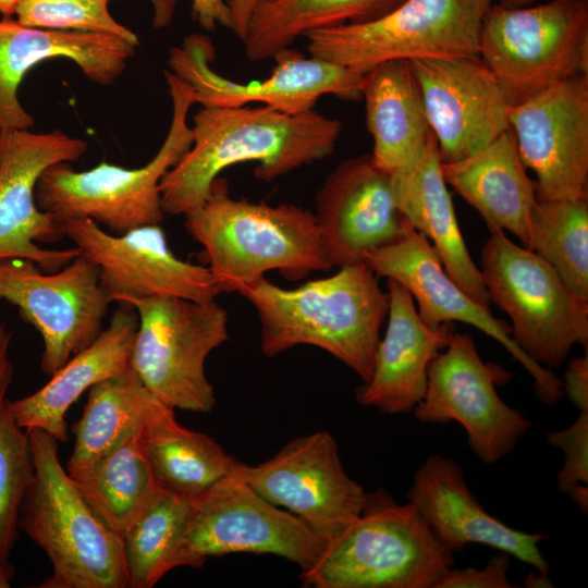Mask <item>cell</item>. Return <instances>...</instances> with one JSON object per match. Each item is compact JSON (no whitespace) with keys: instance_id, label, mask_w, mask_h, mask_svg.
<instances>
[{"instance_id":"obj_1","label":"cell","mask_w":588,"mask_h":588,"mask_svg":"<svg viewBox=\"0 0 588 588\" xmlns=\"http://www.w3.org/2000/svg\"><path fill=\"white\" fill-rule=\"evenodd\" d=\"M191 127V147L160 182L166 215L184 216L199 207L231 166L256 162V177L272 182L322 160L332 155L342 132L338 119L314 109L286 113L261 105L201 107Z\"/></svg>"},{"instance_id":"obj_2","label":"cell","mask_w":588,"mask_h":588,"mask_svg":"<svg viewBox=\"0 0 588 588\" xmlns=\"http://www.w3.org/2000/svg\"><path fill=\"white\" fill-rule=\"evenodd\" d=\"M238 294L258 315L260 351L266 357L311 345L341 360L364 382L370 379L389 295L366 261L294 289L262 277Z\"/></svg>"},{"instance_id":"obj_3","label":"cell","mask_w":588,"mask_h":588,"mask_svg":"<svg viewBox=\"0 0 588 588\" xmlns=\"http://www.w3.org/2000/svg\"><path fill=\"white\" fill-rule=\"evenodd\" d=\"M220 293H238L272 270L289 280L332 268L315 215L303 207L233 198L217 177L206 200L184 215Z\"/></svg>"},{"instance_id":"obj_4","label":"cell","mask_w":588,"mask_h":588,"mask_svg":"<svg viewBox=\"0 0 588 588\" xmlns=\"http://www.w3.org/2000/svg\"><path fill=\"white\" fill-rule=\"evenodd\" d=\"M35 464L19 528L48 556L40 588H128L122 536L91 509L61 464L58 440L25 429Z\"/></svg>"},{"instance_id":"obj_5","label":"cell","mask_w":588,"mask_h":588,"mask_svg":"<svg viewBox=\"0 0 588 588\" xmlns=\"http://www.w3.org/2000/svg\"><path fill=\"white\" fill-rule=\"evenodd\" d=\"M453 563L418 511L381 489L299 578L313 588H433Z\"/></svg>"},{"instance_id":"obj_6","label":"cell","mask_w":588,"mask_h":588,"mask_svg":"<svg viewBox=\"0 0 588 588\" xmlns=\"http://www.w3.org/2000/svg\"><path fill=\"white\" fill-rule=\"evenodd\" d=\"M172 101L167 136L155 157L140 168H123L108 162L77 171L70 162H59L40 175L35 191L38 208L58 219L87 218L115 234L132 229L161 224L160 182L188 150L193 142L187 123L196 103L193 88L166 70Z\"/></svg>"},{"instance_id":"obj_7","label":"cell","mask_w":588,"mask_h":588,"mask_svg":"<svg viewBox=\"0 0 588 588\" xmlns=\"http://www.w3.org/2000/svg\"><path fill=\"white\" fill-rule=\"evenodd\" d=\"M494 0H403L360 24L308 33L310 56L365 75L391 60L479 57L483 19Z\"/></svg>"},{"instance_id":"obj_8","label":"cell","mask_w":588,"mask_h":588,"mask_svg":"<svg viewBox=\"0 0 588 588\" xmlns=\"http://www.w3.org/2000/svg\"><path fill=\"white\" fill-rule=\"evenodd\" d=\"M479 58L511 106L565 79L588 74V0H550L486 14Z\"/></svg>"},{"instance_id":"obj_9","label":"cell","mask_w":588,"mask_h":588,"mask_svg":"<svg viewBox=\"0 0 588 588\" xmlns=\"http://www.w3.org/2000/svg\"><path fill=\"white\" fill-rule=\"evenodd\" d=\"M481 252V275L489 294L512 321L511 336L536 364L562 366L579 344L587 352L588 304L578 301L540 256L490 230Z\"/></svg>"},{"instance_id":"obj_10","label":"cell","mask_w":588,"mask_h":588,"mask_svg":"<svg viewBox=\"0 0 588 588\" xmlns=\"http://www.w3.org/2000/svg\"><path fill=\"white\" fill-rule=\"evenodd\" d=\"M138 328L130 367L163 404L194 413L216 404L205 371L208 355L229 339V314L216 299L173 296L128 298Z\"/></svg>"},{"instance_id":"obj_11","label":"cell","mask_w":588,"mask_h":588,"mask_svg":"<svg viewBox=\"0 0 588 588\" xmlns=\"http://www.w3.org/2000/svg\"><path fill=\"white\" fill-rule=\"evenodd\" d=\"M323 550V542L298 517L266 501L233 468L191 499L167 572L201 567L209 558L238 552L278 555L305 572Z\"/></svg>"},{"instance_id":"obj_12","label":"cell","mask_w":588,"mask_h":588,"mask_svg":"<svg viewBox=\"0 0 588 588\" xmlns=\"http://www.w3.org/2000/svg\"><path fill=\"white\" fill-rule=\"evenodd\" d=\"M0 301L15 305L39 332L40 369L49 377L96 340L113 302L98 268L82 254L53 272L28 259L0 258Z\"/></svg>"},{"instance_id":"obj_13","label":"cell","mask_w":588,"mask_h":588,"mask_svg":"<svg viewBox=\"0 0 588 588\" xmlns=\"http://www.w3.org/2000/svg\"><path fill=\"white\" fill-rule=\"evenodd\" d=\"M235 473L269 503L298 517L324 544L363 512L367 492L351 478L333 436H301L257 465L236 462Z\"/></svg>"},{"instance_id":"obj_14","label":"cell","mask_w":588,"mask_h":588,"mask_svg":"<svg viewBox=\"0 0 588 588\" xmlns=\"http://www.w3.org/2000/svg\"><path fill=\"white\" fill-rule=\"evenodd\" d=\"M215 46L203 34L184 38L169 51L168 65L187 83L201 107H242L260 103L286 113L313 110L318 99L333 95L360 100L363 75L329 61L286 48L273 56L268 78L249 83L229 79L211 68Z\"/></svg>"},{"instance_id":"obj_15","label":"cell","mask_w":588,"mask_h":588,"mask_svg":"<svg viewBox=\"0 0 588 588\" xmlns=\"http://www.w3.org/2000/svg\"><path fill=\"white\" fill-rule=\"evenodd\" d=\"M505 375L481 359L469 334L453 331L429 366L427 389L414 415L422 422L457 421L471 452L494 464L512 453L531 427L498 394L495 385Z\"/></svg>"},{"instance_id":"obj_16","label":"cell","mask_w":588,"mask_h":588,"mask_svg":"<svg viewBox=\"0 0 588 588\" xmlns=\"http://www.w3.org/2000/svg\"><path fill=\"white\" fill-rule=\"evenodd\" d=\"M82 138L59 130L33 133L0 130V258H24L53 272L76 258L77 247L46 249L38 243L64 237L60 219L40 210L35 191L42 172L59 162H73L87 150Z\"/></svg>"},{"instance_id":"obj_17","label":"cell","mask_w":588,"mask_h":588,"mask_svg":"<svg viewBox=\"0 0 588 588\" xmlns=\"http://www.w3.org/2000/svg\"><path fill=\"white\" fill-rule=\"evenodd\" d=\"M60 224L64 236L98 268L113 302L152 296L205 302L220 294L206 266L173 254L160 224L122 234L108 233L87 218H63Z\"/></svg>"},{"instance_id":"obj_18","label":"cell","mask_w":588,"mask_h":588,"mask_svg":"<svg viewBox=\"0 0 588 588\" xmlns=\"http://www.w3.org/2000/svg\"><path fill=\"white\" fill-rule=\"evenodd\" d=\"M510 128L540 200L577 199L588 186V74L513 106Z\"/></svg>"},{"instance_id":"obj_19","label":"cell","mask_w":588,"mask_h":588,"mask_svg":"<svg viewBox=\"0 0 588 588\" xmlns=\"http://www.w3.org/2000/svg\"><path fill=\"white\" fill-rule=\"evenodd\" d=\"M365 261L378 277L401 283L417 302V313L429 327L460 321L501 343L534 380L538 399L556 404L564 396L562 380L532 362L515 344L507 322L495 318L488 305L476 302L446 273L431 243L411 225L394 243L368 253Z\"/></svg>"},{"instance_id":"obj_20","label":"cell","mask_w":588,"mask_h":588,"mask_svg":"<svg viewBox=\"0 0 588 588\" xmlns=\"http://www.w3.org/2000/svg\"><path fill=\"white\" fill-rule=\"evenodd\" d=\"M409 63L443 163L475 155L510 128L512 106L479 57Z\"/></svg>"},{"instance_id":"obj_21","label":"cell","mask_w":588,"mask_h":588,"mask_svg":"<svg viewBox=\"0 0 588 588\" xmlns=\"http://www.w3.org/2000/svg\"><path fill=\"white\" fill-rule=\"evenodd\" d=\"M332 267L365 261L371 250L400 240L411 225L401 213L391 174L371 154L340 162L316 196L314 213Z\"/></svg>"},{"instance_id":"obj_22","label":"cell","mask_w":588,"mask_h":588,"mask_svg":"<svg viewBox=\"0 0 588 588\" xmlns=\"http://www.w3.org/2000/svg\"><path fill=\"white\" fill-rule=\"evenodd\" d=\"M406 498L452 552L470 543L483 544L549 574L550 564L540 550L548 536L512 528L489 514L469 491L456 461L429 455L416 470Z\"/></svg>"},{"instance_id":"obj_23","label":"cell","mask_w":588,"mask_h":588,"mask_svg":"<svg viewBox=\"0 0 588 588\" xmlns=\"http://www.w3.org/2000/svg\"><path fill=\"white\" fill-rule=\"evenodd\" d=\"M135 45L118 36L29 27L12 17L0 21V130H28L33 117L22 107L19 86L37 64L68 59L99 85L112 84L133 58Z\"/></svg>"},{"instance_id":"obj_24","label":"cell","mask_w":588,"mask_h":588,"mask_svg":"<svg viewBox=\"0 0 588 588\" xmlns=\"http://www.w3.org/2000/svg\"><path fill=\"white\" fill-rule=\"evenodd\" d=\"M388 326L377 345L370 379L357 390V401L388 414L414 411L427 389L431 362L450 342V323L436 328L418 316L412 294L388 279Z\"/></svg>"},{"instance_id":"obj_25","label":"cell","mask_w":588,"mask_h":588,"mask_svg":"<svg viewBox=\"0 0 588 588\" xmlns=\"http://www.w3.org/2000/svg\"><path fill=\"white\" fill-rule=\"evenodd\" d=\"M120 304L109 326L51 375L44 387L25 397L9 400L10 413L20 427L39 428L58 442L68 441L69 408L93 385L128 367L138 317L133 306Z\"/></svg>"},{"instance_id":"obj_26","label":"cell","mask_w":588,"mask_h":588,"mask_svg":"<svg viewBox=\"0 0 588 588\" xmlns=\"http://www.w3.org/2000/svg\"><path fill=\"white\" fill-rule=\"evenodd\" d=\"M441 164L431 133L419 158L391 174L396 205L411 226L432 242L444 270L456 284L476 302L488 305L489 294L465 245Z\"/></svg>"},{"instance_id":"obj_27","label":"cell","mask_w":588,"mask_h":588,"mask_svg":"<svg viewBox=\"0 0 588 588\" xmlns=\"http://www.w3.org/2000/svg\"><path fill=\"white\" fill-rule=\"evenodd\" d=\"M441 170L445 183L481 215L489 230L509 231L528 246L536 186L511 128L470 157L442 162Z\"/></svg>"},{"instance_id":"obj_28","label":"cell","mask_w":588,"mask_h":588,"mask_svg":"<svg viewBox=\"0 0 588 588\" xmlns=\"http://www.w3.org/2000/svg\"><path fill=\"white\" fill-rule=\"evenodd\" d=\"M362 98L375 163L392 174L415 162L432 131L409 61H387L365 74Z\"/></svg>"},{"instance_id":"obj_29","label":"cell","mask_w":588,"mask_h":588,"mask_svg":"<svg viewBox=\"0 0 588 588\" xmlns=\"http://www.w3.org/2000/svg\"><path fill=\"white\" fill-rule=\"evenodd\" d=\"M142 444L159 488L187 499L207 491L237 462L210 436L182 426L161 401L142 428Z\"/></svg>"},{"instance_id":"obj_30","label":"cell","mask_w":588,"mask_h":588,"mask_svg":"<svg viewBox=\"0 0 588 588\" xmlns=\"http://www.w3.org/2000/svg\"><path fill=\"white\" fill-rule=\"evenodd\" d=\"M158 402L130 365L93 385L82 417L71 427L75 440L65 468L69 475L84 471L126 432L142 428Z\"/></svg>"},{"instance_id":"obj_31","label":"cell","mask_w":588,"mask_h":588,"mask_svg":"<svg viewBox=\"0 0 588 588\" xmlns=\"http://www.w3.org/2000/svg\"><path fill=\"white\" fill-rule=\"evenodd\" d=\"M142 428L126 432L91 466L72 477L96 514L120 535L162 490L144 453Z\"/></svg>"},{"instance_id":"obj_32","label":"cell","mask_w":588,"mask_h":588,"mask_svg":"<svg viewBox=\"0 0 588 588\" xmlns=\"http://www.w3.org/2000/svg\"><path fill=\"white\" fill-rule=\"evenodd\" d=\"M403 0H275L258 8L243 40L250 61L272 59L308 33L373 21Z\"/></svg>"},{"instance_id":"obj_33","label":"cell","mask_w":588,"mask_h":588,"mask_svg":"<svg viewBox=\"0 0 588 588\" xmlns=\"http://www.w3.org/2000/svg\"><path fill=\"white\" fill-rule=\"evenodd\" d=\"M571 293L588 304V197L537 199L529 218V243Z\"/></svg>"},{"instance_id":"obj_34","label":"cell","mask_w":588,"mask_h":588,"mask_svg":"<svg viewBox=\"0 0 588 588\" xmlns=\"http://www.w3.org/2000/svg\"><path fill=\"white\" fill-rule=\"evenodd\" d=\"M189 502L161 490L121 534L128 588H152L168 574L167 561Z\"/></svg>"},{"instance_id":"obj_35","label":"cell","mask_w":588,"mask_h":588,"mask_svg":"<svg viewBox=\"0 0 588 588\" xmlns=\"http://www.w3.org/2000/svg\"><path fill=\"white\" fill-rule=\"evenodd\" d=\"M34 475L27 432L14 420L8 400L0 412V563H8L11 556L22 503Z\"/></svg>"},{"instance_id":"obj_36","label":"cell","mask_w":588,"mask_h":588,"mask_svg":"<svg viewBox=\"0 0 588 588\" xmlns=\"http://www.w3.org/2000/svg\"><path fill=\"white\" fill-rule=\"evenodd\" d=\"M112 0H23L16 21L29 27L100 33L118 36L138 46L137 35L111 15Z\"/></svg>"},{"instance_id":"obj_37","label":"cell","mask_w":588,"mask_h":588,"mask_svg":"<svg viewBox=\"0 0 588 588\" xmlns=\"http://www.w3.org/2000/svg\"><path fill=\"white\" fill-rule=\"evenodd\" d=\"M550 445L560 449L564 464L558 474V490L568 494L588 483V412H579L578 418L566 429L547 433Z\"/></svg>"},{"instance_id":"obj_38","label":"cell","mask_w":588,"mask_h":588,"mask_svg":"<svg viewBox=\"0 0 588 588\" xmlns=\"http://www.w3.org/2000/svg\"><path fill=\"white\" fill-rule=\"evenodd\" d=\"M510 556L499 551L482 568L451 566L433 588H513L515 585L507 577Z\"/></svg>"},{"instance_id":"obj_39","label":"cell","mask_w":588,"mask_h":588,"mask_svg":"<svg viewBox=\"0 0 588 588\" xmlns=\"http://www.w3.org/2000/svg\"><path fill=\"white\" fill-rule=\"evenodd\" d=\"M563 393L579 409L588 412V355L569 359L562 380Z\"/></svg>"},{"instance_id":"obj_40","label":"cell","mask_w":588,"mask_h":588,"mask_svg":"<svg viewBox=\"0 0 588 588\" xmlns=\"http://www.w3.org/2000/svg\"><path fill=\"white\" fill-rule=\"evenodd\" d=\"M273 1L275 0H228L226 4L230 13L229 29L243 41L254 12L261 5Z\"/></svg>"},{"instance_id":"obj_41","label":"cell","mask_w":588,"mask_h":588,"mask_svg":"<svg viewBox=\"0 0 588 588\" xmlns=\"http://www.w3.org/2000/svg\"><path fill=\"white\" fill-rule=\"evenodd\" d=\"M13 333L4 324L0 326V412L8 402V391L14 380V366L10 358Z\"/></svg>"},{"instance_id":"obj_42","label":"cell","mask_w":588,"mask_h":588,"mask_svg":"<svg viewBox=\"0 0 588 588\" xmlns=\"http://www.w3.org/2000/svg\"><path fill=\"white\" fill-rule=\"evenodd\" d=\"M152 7V26L157 29L169 26L179 0H149Z\"/></svg>"},{"instance_id":"obj_43","label":"cell","mask_w":588,"mask_h":588,"mask_svg":"<svg viewBox=\"0 0 588 588\" xmlns=\"http://www.w3.org/2000/svg\"><path fill=\"white\" fill-rule=\"evenodd\" d=\"M524 586L529 588L535 587H552V583L549 579L548 574L540 573L537 571V573H529L525 579H524Z\"/></svg>"},{"instance_id":"obj_44","label":"cell","mask_w":588,"mask_h":588,"mask_svg":"<svg viewBox=\"0 0 588 588\" xmlns=\"http://www.w3.org/2000/svg\"><path fill=\"white\" fill-rule=\"evenodd\" d=\"M14 577L13 565L8 563H0V588H8L11 586Z\"/></svg>"},{"instance_id":"obj_45","label":"cell","mask_w":588,"mask_h":588,"mask_svg":"<svg viewBox=\"0 0 588 588\" xmlns=\"http://www.w3.org/2000/svg\"><path fill=\"white\" fill-rule=\"evenodd\" d=\"M23 0H0V13L3 17H12L15 15L17 5Z\"/></svg>"},{"instance_id":"obj_46","label":"cell","mask_w":588,"mask_h":588,"mask_svg":"<svg viewBox=\"0 0 588 588\" xmlns=\"http://www.w3.org/2000/svg\"><path fill=\"white\" fill-rule=\"evenodd\" d=\"M540 0H494V2L503 8L514 9L524 8L537 4Z\"/></svg>"},{"instance_id":"obj_47","label":"cell","mask_w":588,"mask_h":588,"mask_svg":"<svg viewBox=\"0 0 588 588\" xmlns=\"http://www.w3.org/2000/svg\"><path fill=\"white\" fill-rule=\"evenodd\" d=\"M220 0H193V4L197 8H209L218 3Z\"/></svg>"}]
</instances>
